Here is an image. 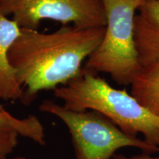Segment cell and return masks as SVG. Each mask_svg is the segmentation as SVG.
Instances as JSON below:
<instances>
[{"instance_id": "1", "label": "cell", "mask_w": 159, "mask_h": 159, "mask_svg": "<svg viewBox=\"0 0 159 159\" xmlns=\"http://www.w3.org/2000/svg\"><path fill=\"white\" fill-rule=\"evenodd\" d=\"M105 31V27L79 29L67 25L49 33L21 28L8 53L23 89L21 102L29 105L40 91L54 90L78 75Z\"/></svg>"}, {"instance_id": "2", "label": "cell", "mask_w": 159, "mask_h": 159, "mask_svg": "<svg viewBox=\"0 0 159 159\" xmlns=\"http://www.w3.org/2000/svg\"><path fill=\"white\" fill-rule=\"evenodd\" d=\"M54 95L68 110L94 111L108 117L128 136L141 134L144 141L159 149V117L139 103L125 89H117L83 68L66 84L54 89Z\"/></svg>"}, {"instance_id": "3", "label": "cell", "mask_w": 159, "mask_h": 159, "mask_svg": "<svg viewBox=\"0 0 159 159\" xmlns=\"http://www.w3.org/2000/svg\"><path fill=\"white\" fill-rule=\"evenodd\" d=\"M106 16L103 39L83 64L107 73L116 84L128 86L142 69L134 39V18L145 0H102Z\"/></svg>"}, {"instance_id": "4", "label": "cell", "mask_w": 159, "mask_h": 159, "mask_svg": "<svg viewBox=\"0 0 159 159\" xmlns=\"http://www.w3.org/2000/svg\"><path fill=\"white\" fill-rule=\"evenodd\" d=\"M39 110L57 116L66 125L76 159H111L123 148H138L152 154L159 149L142 139L125 134L111 119L94 111L68 110L51 99H45Z\"/></svg>"}, {"instance_id": "5", "label": "cell", "mask_w": 159, "mask_h": 159, "mask_svg": "<svg viewBox=\"0 0 159 159\" xmlns=\"http://www.w3.org/2000/svg\"><path fill=\"white\" fill-rule=\"evenodd\" d=\"M21 28L38 30L44 19L79 29L105 27L102 0H21L12 13Z\"/></svg>"}, {"instance_id": "6", "label": "cell", "mask_w": 159, "mask_h": 159, "mask_svg": "<svg viewBox=\"0 0 159 159\" xmlns=\"http://www.w3.org/2000/svg\"><path fill=\"white\" fill-rule=\"evenodd\" d=\"M134 18V39L142 67L159 63V0H145Z\"/></svg>"}, {"instance_id": "7", "label": "cell", "mask_w": 159, "mask_h": 159, "mask_svg": "<svg viewBox=\"0 0 159 159\" xmlns=\"http://www.w3.org/2000/svg\"><path fill=\"white\" fill-rule=\"evenodd\" d=\"M28 138L40 145L45 144L44 128L35 115L19 119L0 110V159H8L19 143V136Z\"/></svg>"}, {"instance_id": "8", "label": "cell", "mask_w": 159, "mask_h": 159, "mask_svg": "<svg viewBox=\"0 0 159 159\" xmlns=\"http://www.w3.org/2000/svg\"><path fill=\"white\" fill-rule=\"evenodd\" d=\"M21 34V27L13 19L0 13V100L21 99L23 89L10 64L8 53Z\"/></svg>"}, {"instance_id": "9", "label": "cell", "mask_w": 159, "mask_h": 159, "mask_svg": "<svg viewBox=\"0 0 159 159\" xmlns=\"http://www.w3.org/2000/svg\"><path fill=\"white\" fill-rule=\"evenodd\" d=\"M130 87V94L159 117V63L142 67Z\"/></svg>"}, {"instance_id": "10", "label": "cell", "mask_w": 159, "mask_h": 159, "mask_svg": "<svg viewBox=\"0 0 159 159\" xmlns=\"http://www.w3.org/2000/svg\"><path fill=\"white\" fill-rule=\"evenodd\" d=\"M20 1L21 0H0V13L6 16L12 15Z\"/></svg>"}, {"instance_id": "11", "label": "cell", "mask_w": 159, "mask_h": 159, "mask_svg": "<svg viewBox=\"0 0 159 159\" xmlns=\"http://www.w3.org/2000/svg\"><path fill=\"white\" fill-rule=\"evenodd\" d=\"M112 159H159L158 156H152L151 154L145 153V152H142V153L134 155L132 156H126L122 154H115Z\"/></svg>"}, {"instance_id": "12", "label": "cell", "mask_w": 159, "mask_h": 159, "mask_svg": "<svg viewBox=\"0 0 159 159\" xmlns=\"http://www.w3.org/2000/svg\"><path fill=\"white\" fill-rule=\"evenodd\" d=\"M8 159H29V158H25V157H23V156H17V157H14V158H8Z\"/></svg>"}, {"instance_id": "13", "label": "cell", "mask_w": 159, "mask_h": 159, "mask_svg": "<svg viewBox=\"0 0 159 159\" xmlns=\"http://www.w3.org/2000/svg\"><path fill=\"white\" fill-rule=\"evenodd\" d=\"M2 109H4L3 107H2V105L0 104V110H2Z\"/></svg>"}]
</instances>
